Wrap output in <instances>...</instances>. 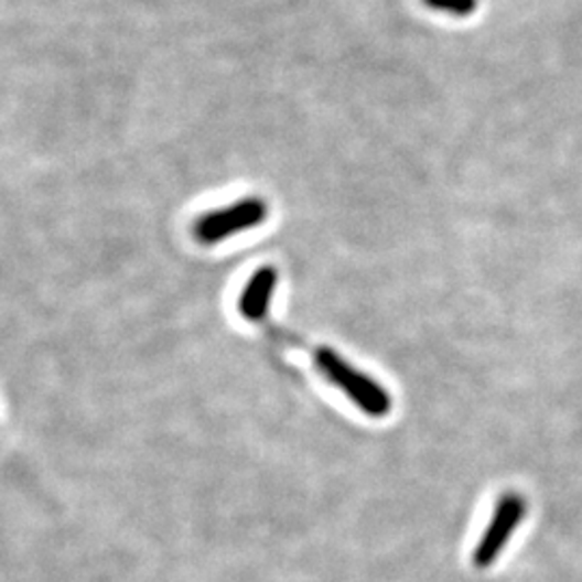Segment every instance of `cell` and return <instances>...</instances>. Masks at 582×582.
I'll use <instances>...</instances> for the list:
<instances>
[{"instance_id": "4", "label": "cell", "mask_w": 582, "mask_h": 582, "mask_svg": "<svg viewBox=\"0 0 582 582\" xmlns=\"http://www.w3.org/2000/svg\"><path fill=\"white\" fill-rule=\"evenodd\" d=\"M279 283V272L272 266L259 268L240 295V313L248 322L261 324L270 311V300Z\"/></svg>"}, {"instance_id": "2", "label": "cell", "mask_w": 582, "mask_h": 582, "mask_svg": "<svg viewBox=\"0 0 582 582\" xmlns=\"http://www.w3.org/2000/svg\"><path fill=\"white\" fill-rule=\"evenodd\" d=\"M268 218V203L259 196H248L223 209L203 214L194 223V238L201 244H218L244 229H252Z\"/></svg>"}, {"instance_id": "1", "label": "cell", "mask_w": 582, "mask_h": 582, "mask_svg": "<svg viewBox=\"0 0 582 582\" xmlns=\"http://www.w3.org/2000/svg\"><path fill=\"white\" fill-rule=\"evenodd\" d=\"M295 345L306 347L313 356L315 367L335 385L340 387L365 414L374 419H382L390 414L392 399L385 388L376 380L367 378L358 369H354L349 363H345L340 354L331 347H309L306 343L298 341Z\"/></svg>"}, {"instance_id": "5", "label": "cell", "mask_w": 582, "mask_h": 582, "mask_svg": "<svg viewBox=\"0 0 582 582\" xmlns=\"http://www.w3.org/2000/svg\"><path fill=\"white\" fill-rule=\"evenodd\" d=\"M425 4L434 11L453 15V18H468L477 11L479 0H425Z\"/></svg>"}, {"instance_id": "3", "label": "cell", "mask_w": 582, "mask_h": 582, "mask_svg": "<svg viewBox=\"0 0 582 582\" xmlns=\"http://www.w3.org/2000/svg\"><path fill=\"white\" fill-rule=\"evenodd\" d=\"M525 514H527V503L520 494H505L498 500L484 537L473 552V565L475 568L485 570V568L496 563L498 554L503 552V548L507 546L511 535L516 534Z\"/></svg>"}]
</instances>
